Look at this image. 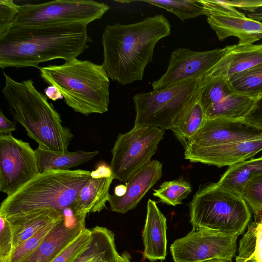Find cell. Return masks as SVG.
Instances as JSON below:
<instances>
[{
    "instance_id": "1",
    "label": "cell",
    "mask_w": 262,
    "mask_h": 262,
    "mask_svg": "<svg viewBox=\"0 0 262 262\" xmlns=\"http://www.w3.org/2000/svg\"><path fill=\"white\" fill-rule=\"evenodd\" d=\"M82 24L13 26L0 37V68L33 67L77 58L93 41Z\"/></svg>"
},
{
    "instance_id": "2",
    "label": "cell",
    "mask_w": 262,
    "mask_h": 262,
    "mask_svg": "<svg viewBox=\"0 0 262 262\" xmlns=\"http://www.w3.org/2000/svg\"><path fill=\"white\" fill-rule=\"evenodd\" d=\"M170 32L163 14L134 24L106 26L102 36V65L109 78L123 85L142 80L156 44Z\"/></svg>"
},
{
    "instance_id": "3",
    "label": "cell",
    "mask_w": 262,
    "mask_h": 262,
    "mask_svg": "<svg viewBox=\"0 0 262 262\" xmlns=\"http://www.w3.org/2000/svg\"><path fill=\"white\" fill-rule=\"evenodd\" d=\"M2 93L15 121L25 129L38 147L55 151H67L74 135L62 125L59 114L47 97L39 92L31 79L17 81L3 71Z\"/></svg>"
},
{
    "instance_id": "4",
    "label": "cell",
    "mask_w": 262,
    "mask_h": 262,
    "mask_svg": "<svg viewBox=\"0 0 262 262\" xmlns=\"http://www.w3.org/2000/svg\"><path fill=\"white\" fill-rule=\"evenodd\" d=\"M38 68L41 78L58 88L66 104L75 112L89 116L107 112L110 78L102 64L76 58Z\"/></svg>"
},
{
    "instance_id": "5",
    "label": "cell",
    "mask_w": 262,
    "mask_h": 262,
    "mask_svg": "<svg viewBox=\"0 0 262 262\" xmlns=\"http://www.w3.org/2000/svg\"><path fill=\"white\" fill-rule=\"evenodd\" d=\"M89 170H50L39 173L1 204L5 216L36 210L73 208L79 193L91 179Z\"/></svg>"
},
{
    "instance_id": "6",
    "label": "cell",
    "mask_w": 262,
    "mask_h": 262,
    "mask_svg": "<svg viewBox=\"0 0 262 262\" xmlns=\"http://www.w3.org/2000/svg\"><path fill=\"white\" fill-rule=\"evenodd\" d=\"M193 229H206L228 234H243L251 219L242 195L216 183L201 187L189 204Z\"/></svg>"
},
{
    "instance_id": "7",
    "label": "cell",
    "mask_w": 262,
    "mask_h": 262,
    "mask_svg": "<svg viewBox=\"0 0 262 262\" xmlns=\"http://www.w3.org/2000/svg\"><path fill=\"white\" fill-rule=\"evenodd\" d=\"M201 79L135 94L133 98L136 113L134 126L171 130L177 119L198 100Z\"/></svg>"
},
{
    "instance_id": "8",
    "label": "cell",
    "mask_w": 262,
    "mask_h": 262,
    "mask_svg": "<svg viewBox=\"0 0 262 262\" xmlns=\"http://www.w3.org/2000/svg\"><path fill=\"white\" fill-rule=\"evenodd\" d=\"M103 2L85 0H56L20 5L13 26L82 24L100 19L109 10Z\"/></svg>"
},
{
    "instance_id": "9",
    "label": "cell",
    "mask_w": 262,
    "mask_h": 262,
    "mask_svg": "<svg viewBox=\"0 0 262 262\" xmlns=\"http://www.w3.org/2000/svg\"><path fill=\"white\" fill-rule=\"evenodd\" d=\"M164 130L149 126H134L119 134L111 150L110 167L115 179L126 183L150 160L163 138Z\"/></svg>"
},
{
    "instance_id": "10",
    "label": "cell",
    "mask_w": 262,
    "mask_h": 262,
    "mask_svg": "<svg viewBox=\"0 0 262 262\" xmlns=\"http://www.w3.org/2000/svg\"><path fill=\"white\" fill-rule=\"evenodd\" d=\"M238 234L206 229H192L170 247L174 262H202L222 259L232 262L237 251Z\"/></svg>"
},
{
    "instance_id": "11",
    "label": "cell",
    "mask_w": 262,
    "mask_h": 262,
    "mask_svg": "<svg viewBox=\"0 0 262 262\" xmlns=\"http://www.w3.org/2000/svg\"><path fill=\"white\" fill-rule=\"evenodd\" d=\"M35 150L11 135H0V191L10 196L39 173Z\"/></svg>"
},
{
    "instance_id": "12",
    "label": "cell",
    "mask_w": 262,
    "mask_h": 262,
    "mask_svg": "<svg viewBox=\"0 0 262 262\" xmlns=\"http://www.w3.org/2000/svg\"><path fill=\"white\" fill-rule=\"evenodd\" d=\"M198 100L206 118L244 119L256 99L233 92L226 78L206 75L201 79Z\"/></svg>"
},
{
    "instance_id": "13",
    "label": "cell",
    "mask_w": 262,
    "mask_h": 262,
    "mask_svg": "<svg viewBox=\"0 0 262 262\" xmlns=\"http://www.w3.org/2000/svg\"><path fill=\"white\" fill-rule=\"evenodd\" d=\"M207 21L218 39L230 36L238 38V44H253L262 39V23L226 4L224 1L202 0Z\"/></svg>"
},
{
    "instance_id": "14",
    "label": "cell",
    "mask_w": 262,
    "mask_h": 262,
    "mask_svg": "<svg viewBox=\"0 0 262 262\" xmlns=\"http://www.w3.org/2000/svg\"><path fill=\"white\" fill-rule=\"evenodd\" d=\"M229 46L223 48L204 51H195L179 48L172 52L166 72L152 83L157 91L181 82L202 79L228 51Z\"/></svg>"
},
{
    "instance_id": "15",
    "label": "cell",
    "mask_w": 262,
    "mask_h": 262,
    "mask_svg": "<svg viewBox=\"0 0 262 262\" xmlns=\"http://www.w3.org/2000/svg\"><path fill=\"white\" fill-rule=\"evenodd\" d=\"M262 137V129L244 119L206 118L184 148H193L251 140Z\"/></svg>"
},
{
    "instance_id": "16",
    "label": "cell",
    "mask_w": 262,
    "mask_h": 262,
    "mask_svg": "<svg viewBox=\"0 0 262 262\" xmlns=\"http://www.w3.org/2000/svg\"><path fill=\"white\" fill-rule=\"evenodd\" d=\"M63 211V220L33 252L19 262H52L86 228V215L78 214L72 208Z\"/></svg>"
},
{
    "instance_id": "17",
    "label": "cell",
    "mask_w": 262,
    "mask_h": 262,
    "mask_svg": "<svg viewBox=\"0 0 262 262\" xmlns=\"http://www.w3.org/2000/svg\"><path fill=\"white\" fill-rule=\"evenodd\" d=\"M184 149L185 159L191 162L219 167L231 166L262 150V137L219 145Z\"/></svg>"
},
{
    "instance_id": "18",
    "label": "cell",
    "mask_w": 262,
    "mask_h": 262,
    "mask_svg": "<svg viewBox=\"0 0 262 262\" xmlns=\"http://www.w3.org/2000/svg\"><path fill=\"white\" fill-rule=\"evenodd\" d=\"M162 164L155 160L135 172L125 183V194L110 195L108 202L112 211L125 213L134 209L148 190L161 178Z\"/></svg>"
},
{
    "instance_id": "19",
    "label": "cell",
    "mask_w": 262,
    "mask_h": 262,
    "mask_svg": "<svg viewBox=\"0 0 262 262\" xmlns=\"http://www.w3.org/2000/svg\"><path fill=\"white\" fill-rule=\"evenodd\" d=\"M166 218L156 202L149 199L147 213L142 231L143 257L150 261L164 260L166 256Z\"/></svg>"
},
{
    "instance_id": "20",
    "label": "cell",
    "mask_w": 262,
    "mask_h": 262,
    "mask_svg": "<svg viewBox=\"0 0 262 262\" xmlns=\"http://www.w3.org/2000/svg\"><path fill=\"white\" fill-rule=\"evenodd\" d=\"M262 63V44L237 43L228 51L205 75L228 79L234 74Z\"/></svg>"
},
{
    "instance_id": "21",
    "label": "cell",
    "mask_w": 262,
    "mask_h": 262,
    "mask_svg": "<svg viewBox=\"0 0 262 262\" xmlns=\"http://www.w3.org/2000/svg\"><path fill=\"white\" fill-rule=\"evenodd\" d=\"M5 217L12 231L14 249L45 226L62 220L64 214L61 210L47 209Z\"/></svg>"
},
{
    "instance_id": "22",
    "label": "cell",
    "mask_w": 262,
    "mask_h": 262,
    "mask_svg": "<svg viewBox=\"0 0 262 262\" xmlns=\"http://www.w3.org/2000/svg\"><path fill=\"white\" fill-rule=\"evenodd\" d=\"M114 174L110 177L91 179L81 189L72 210L78 214L100 212L105 207Z\"/></svg>"
},
{
    "instance_id": "23",
    "label": "cell",
    "mask_w": 262,
    "mask_h": 262,
    "mask_svg": "<svg viewBox=\"0 0 262 262\" xmlns=\"http://www.w3.org/2000/svg\"><path fill=\"white\" fill-rule=\"evenodd\" d=\"M35 152L40 173L50 170H69L89 162L99 152L98 150L55 151L44 149L38 146L35 149Z\"/></svg>"
},
{
    "instance_id": "24",
    "label": "cell",
    "mask_w": 262,
    "mask_h": 262,
    "mask_svg": "<svg viewBox=\"0 0 262 262\" xmlns=\"http://www.w3.org/2000/svg\"><path fill=\"white\" fill-rule=\"evenodd\" d=\"M262 174V156L234 164L226 170L217 182L221 186L242 195L247 183Z\"/></svg>"
},
{
    "instance_id": "25",
    "label": "cell",
    "mask_w": 262,
    "mask_h": 262,
    "mask_svg": "<svg viewBox=\"0 0 262 262\" xmlns=\"http://www.w3.org/2000/svg\"><path fill=\"white\" fill-rule=\"evenodd\" d=\"M205 119V112L198 99L177 119L171 130L185 148L202 127Z\"/></svg>"
},
{
    "instance_id": "26",
    "label": "cell",
    "mask_w": 262,
    "mask_h": 262,
    "mask_svg": "<svg viewBox=\"0 0 262 262\" xmlns=\"http://www.w3.org/2000/svg\"><path fill=\"white\" fill-rule=\"evenodd\" d=\"M227 80L236 94L255 99L262 96V63L234 74Z\"/></svg>"
},
{
    "instance_id": "27",
    "label": "cell",
    "mask_w": 262,
    "mask_h": 262,
    "mask_svg": "<svg viewBox=\"0 0 262 262\" xmlns=\"http://www.w3.org/2000/svg\"><path fill=\"white\" fill-rule=\"evenodd\" d=\"M90 230L92 239L88 246L73 262H91L97 256L116 248L114 234L111 231L98 226Z\"/></svg>"
},
{
    "instance_id": "28",
    "label": "cell",
    "mask_w": 262,
    "mask_h": 262,
    "mask_svg": "<svg viewBox=\"0 0 262 262\" xmlns=\"http://www.w3.org/2000/svg\"><path fill=\"white\" fill-rule=\"evenodd\" d=\"M142 2L165 9L175 14L182 21L206 14L201 0H144Z\"/></svg>"
},
{
    "instance_id": "29",
    "label": "cell",
    "mask_w": 262,
    "mask_h": 262,
    "mask_svg": "<svg viewBox=\"0 0 262 262\" xmlns=\"http://www.w3.org/2000/svg\"><path fill=\"white\" fill-rule=\"evenodd\" d=\"M153 195L168 205L176 206L182 204L191 192L190 184L183 179L164 182L157 189H154Z\"/></svg>"
},
{
    "instance_id": "30",
    "label": "cell",
    "mask_w": 262,
    "mask_h": 262,
    "mask_svg": "<svg viewBox=\"0 0 262 262\" xmlns=\"http://www.w3.org/2000/svg\"><path fill=\"white\" fill-rule=\"evenodd\" d=\"M63 219L45 226L39 230L34 235L14 248L9 262H19L33 252L55 227L61 222Z\"/></svg>"
},
{
    "instance_id": "31",
    "label": "cell",
    "mask_w": 262,
    "mask_h": 262,
    "mask_svg": "<svg viewBox=\"0 0 262 262\" xmlns=\"http://www.w3.org/2000/svg\"><path fill=\"white\" fill-rule=\"evenodd\" d=\"M91 239V230L85 228L52 262H73L86 248Z\"/></svg>"
},
{
    "instance_id": "32",
    "label": "cell",
    "mask_w": 262,
    "mask_h": 262,
    "mask_svg": "<svg viewBox=\"0 0 262 262\" xmlns=\"http://www.w3.org/2000/svg\"><path fill=\"white\" fill-rule=\"evenodd\" d=\"M242 196L253 214L257 213L262 209V174L247 183Z\"/></svg>"
},
{
    "instance_id": "33",
    "label": "cell",
    "mask_w": 262,
    "mask_h": 262,
    "mask_svg": "<svg viewBox=\"0 0 262 262\" xmlns=\"http://www.w3.org/2000/svg\"><path fill=\"white\" fill-rule=\"evenodd\" d=\"M0 262H9L14 250L12 233L3 215H0Z\"/></svg>"
},
{
    "instance_id": "34",
    "label": "cell",
    "mask_w": 262,
    "mask_h": 262,
    "mask_svg": "<svg viewBox=\"0 0 262 262\" xmlns=\"http://www.w3.org/2000/svg\"><path fill=\"white\" fill-rule=\"evenodd\" d=\"M19 7L12 0H0V37L13 26Z\"/></svg>"
},
{
    "instance_id": "35",
    "label": "cell",
    "mask_w": 262,
    "mask_h": 262,
    "mask_svg": "<svg viewBox=\"0 0 262 262\" xmlns=\"http://www.w3.org/2000/svg\"><path fill=\"white\" fill-rule=\"evenodd\" d=\"M253 214L254 220L248 224L247 232L254 242L257 262H262V209Z\"/></svg>"
},
{
    "instance_id": "36",
    "label": "cell",
    "mask_w": 262,
    "mask_h": 262,
    "mask_svg": "<svg viewBox=\"0 0 262 262\" xmlns=\"http://www.w3.org/2000/svg\"><path fill=\"white\" fill-rule=\"evenodd\" d=\"M244 120L262 129V96L256 99L251 110L244 118Z\"/></svg>"
},
{
    "instance_id": "37",
    "label": "cell",
    "mask_w": 262,
    "mask_h": 262,
    "mask_svg": "<svg viewBox=\"0 0 262 262\" xmlns=\"http://www.w3.org/2000/svg\"><path fill=\"white\" fill-rule=\"evenodd\" d=\"M225 3L235 8L254 13L256 10L262 8V0L224 1Z\"/></svg>"
},
{
    "instance_id": "38",
    "label": "cell",
    "mask_w": 262,
    "mask_h": 262,
    "mask_svg": "<svg viewBox=\"0 0 262 262\" xmlns=\"http://www.w3.org/2000/svg\"><path fill=\"white\" fill-rule=\"evenodd\" d=\"M16 121H12L6 118L0 111V135H11L16 130Z\"/></svg>"
},
{
    "instance_id": "39",
    "label": "cell",
    "mask_w": 262,
    "mask_h": 262,
    "mask_svg": "<svg viewBox=\"0 0 262 262\" xmlns=\"http://www.w3.org/2000/svg\"><path fill=\"white\" fill-rule=\"evenodd\" d=\"M112 175L113 173L110 166L104 162L99 163L96 169L91 173V177L93 178L110 177Z\"/></svg>"
},
{
    "instance_id": "40",
    "label": "cell",
    "mask_w": 262,
    "mask_h": 262,
    "mask_svg": "<svg viewBox=\"0 0 262 262\" xmlns=\"http://www.w3.org/2000/svg\"><path fill=\"white\" fill-rule=\"evenodd\" d=\"M119 256L115 248L97 256L91 262H117Z\"/></svg>"
},
{
    "instance_id": "41",
    "label": "cell",
    "mask_w": 262,
    "mask_h": 262,
    "mask_svg": "<svg viewBox=\"0 0 262 262\" xmlns=\"http://www.w3.org/2000/svg\"><path fill=\"white\" fill-rule=\"evenodd\" d=\"M45 95L53 101L62 99L63 97L58 88L53 85H50L44 90Z\"/></svg>"
},
{
    "instance_id": "42",
    "label": "cell",
    "mask_w": 262,
    "mask_h": 262,
    "mask_svg": "<svg viewBox=\"0 0 262 262\" xmlns=\"http://www.w3.org/2000/svg\"><path fill=\"white\" fill-rule=\"evenodd\" d=\"M126 190L127 187L125 185L120 184L115 187L114 194L117 196L120 197L125 194Z\"/></svg>"
},
{
    "instance_id": "43",
    "label": "cell",
    "mask_w": 262,
    "mask_h": 262,
    "mask_svg": "<svg viewBox=\"0 0 262 262\" xmlns=\"http://www.w3.org/2000/svg\"><path fill=\"white\" fill-rule=\"evenodd\" d=\"M234 262H257L255 254L247 258H241L236 256Z\"/></svg>"
},
{
    "instance_id": "44",
    "label": "cell",
    "mask_w": 262,
    "mask_h": 262,
    "mask_svg": "<svg viewBox=\"0 0 262 262\" xmlns=\"http://www.w3.org/2000/svg\"><path fill=\"white\" fill-rule=\"evenodd\" d=\"M130 256L128 253L124 252L119 257L117 262H130Z\"/></svg>"
},
{
    "instance_id": "45",
    "label": "cell",
    "mask_w": 262,
    "mask_h": 262,
    "mask_svg": "<svg viewBox=\"0 0 262 262\" xmlns=\"http://www.w3.org/2000/svg\"><path fill=\"white\" fill-rule=\"evenodd\" d=\"M202 262H229V261L224 260V259H213L204 261Z\"/></svg>"
},
{
    "instance_id": "46",
    "label": "cell",
    "mask_w": 262,
    "mask_h": 262,
    "mask_svg": "<svg viewBox=\"0 0 262 262\" xmlns=\"http://www.w3.org/2000/svg\"></svg>"
}]
</instances>
